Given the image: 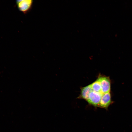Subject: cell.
I'll use <instances>...</instances> for the list:
<instances>
[{
  "mask_svg": "<svg viewBox=\"0 0 132 132\" xmlns=\"http://www.w3.org/2000/svg\"><path fill=\"white\" fill-rule=\"evenodd\" d=\"M91 89L90 84L81 88V93L79 98L83 99L86 101L88 98Z\"/></svg>",
  "mask_w": 132,
  "mask_h": 132,
  "instance_id": "5b68a950",
  "label": "cell"
},
{
  "mask_svg": "<svg viewBox=\"0 0 132 132\" xmlns=\"http://www.w3.org/2000/svg\"><path fill=\"white\" fill-rule=\"evenodd\" d=\"M112 103L110 92L105 93L102 96L99 107L107 110L109 106Z\"/></svg>",
  "mask_w": 132,
  "mask_h": 132,
  "instance_id": "277c9868",
  "label": "cell"
},
{
  "mask_svg": "<svg viewBox=\"0 0 132 132\" xmlns=\"http://www.w3.org/2000/svg\"><path fill=\"white\" fill-rule=\"evenodd\" d=\"M103 94L94 91L92 90L91 88L90 91L86 101L89 104L99 107Z\"/></svg>",
  "mask_w": 132,
  "mask_h": 132,
  "instance_id": "6da1fadb",
  "label": "cell"
},
{
  "mask_svg": "<svg viewBox=\"0 0 132 132\" xmlns=\"http://www.w3.org/2000/svg\"><path fill=\"white\" fill-rule=\"evenodd\" d=\"M16 3L19 10L25 14L32 9L33 1L32 0H17Z\"/></svg>",
  "mask_w": 132,
  "mask_h": 132,
  "instance_id": "7a4b0ae2",
  "label": "cell"
},
{
  "mask_svg": "<svg viewBox=\"0 0 132 132\" xmlns=\"http://www.w3.org/2000/svg\"><path fill=\"white\" fill-rule=\"evenodd\" d=\"M97 78L100 82L102 93L105 94L110 92L111 82L109 77L99 74Z\"/></svg>",
  "mask_w": 132,
  "mask_h": 132,
  "instance_id": "3957f363",
  "label": "cell"
}]
</instances>
